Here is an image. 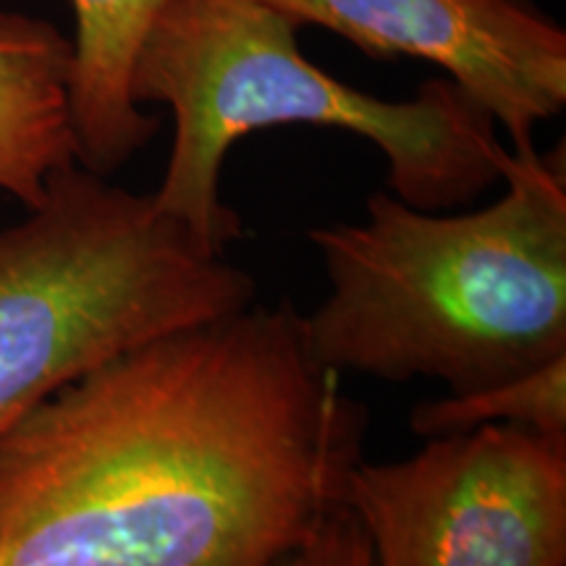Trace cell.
Segmentation results:
<instances>
[{
	"mask_svg": "<svg viewBox=\"0 0 566 566\" xmlns=\"http://www.w3.org/2000/svg\"><path fill=\"white\" fill-rule=\"evenodd\" d=\"M338 380L289 300L105 359L0 441V566H275L363 459Z\"/></svg>",
	"mask_w": 566,
	"mask_h": 566,
	"instance_id": "1",
	"label": "cell"
},
{
	"mask_svg": "<svg viewBox=\"0 0 566 566\" xmlns=\"http://www.w3.org/2000/svg\"><path fill=\"white\" fill-rule=\"evenodd\" d=\"M501 184L499 200L467 212L375 192L363 223L310 231L331 283L304 317L317 363L464 394L564 357V147L509 150Z\"/></svg>",
	"mask_w": 566,
	"mask_h": 566,
	"instance_id": "2",
	"label": "cell"
},
{
	"mask_svg": "<svg viewBox=\"0 0 566 566\" xmlns=\"http://www.w3.org/2000/svg\"><path fill=\"white\" fill-rule=\"evenodd\" d=\"M300 24L265 0H168L142 40L132 101L174 113V142L153 200L226 252L242 218L221 197L226 155L239 139L304 124L370 139L386 158L388 192L420 210H459L501 184L509 150L495 122L451 80L412 101H384L302 55Z\"/></svg>",
	"mask_w": 566,
	"mask_h": 566,
	"instance_id": "3",
	"label": "cell"
},
{
	"mask_svg": "<svg viewBox=\"0 0 566 566\" xmlns=\"http://www.w3.org/2000/svg\"><path fill=\"white\" fill-rule=\"evenodd\" d=\"M252 275L150 195L80 163L0 226V441L34 407L147 338L254 302Z\"/></svg>",
	"mask_w": 566,
	"mask_h": 566,
	"instance_id": "4",
	"label": "cell"
},
{
	"mask_svg": "<svg viewBox=\"0 0 566 566\" xmlns=\"http://www.w3.org/2000/svg\"><path fill=\"white\" fill-rule=\"evenodd\" d=\"M344 506L373 566H566V436L485 424L359 459Z\"/></svg>",
	"mask_w": 566,
	"mask_h": 566,
	"instance_id": "5",
	"label": "cell"
},
{
	"mask_svg": "<svg viewBox=\"0 0 566 566\" xmlns=\"http://www.w3.org/2000/svg\"><path fill=\"white\" fill-rule=\"evenodd\" d=\"M373 59L433 63L512 139L566 105V32L535 0H265Z\"/></svg>",
	"mask_w": 566,
	"mask_h": 566,
	"instance_id": "6",
	"label": "cell"
},
{
	"mask_svg": "<svg viewBox=\"0 0 566 566\" xmlns=\"http://www.w3.org/2000/svg\"><path fill=\"white\" fill-rule=\"evenodd\" d=\"M71 40L51 21L0 11V192L27 210L76 163L69 111Z\"/></svg>",
	"mask_w": 566,
	"mask_h": 566,
	"instance_id": "7",
	"label": "cell"
},
{
	"mask_svg": "<svg viewBox=\"0 0 566 566\" xmlns=\"http://www.w3.org/2000/svg\"><path fill=\"white\" fill-rule=\"evenodd\" d=\"M168 0H71L69 111L76 163L116 174L158 132V118L132 101L129 76L142 40Z\"/></svg>",
	"mask_w": 566,
	"mask_h": 566,
	"instance_id": "8",
	"label": "cell"
},
{
	"mask_svg": "<svg viewBox=\"0 0 566 566\" xmlns=\"http://www.w3.org/2000/svg\"><path fill=\"white\" fill-rule=\"evenodd\" d=\"M485 424H520L566 436V354L501 384L422 401L409 415V428L422 438L464 433Z\"/></svg>",
	"mask_w": 566,
	"mask_h": 566,
	"instance_id": "9",
	"label": "cell"
},
{
	"mask_svg": "<svg viewBox=\"0 0 566 566\" xmlns=\"http://www.w3.org/2000/svg\"><path fill=\"white\" fill-rule=\"evenodd\" d=\"M275 566H373V551L357 516L342 506Z\"/></svg>",
	"mask_w": 566,
	"mask_h": 566,
	"instance_id": "10",
	"label": "cell"
}]
</instances>
